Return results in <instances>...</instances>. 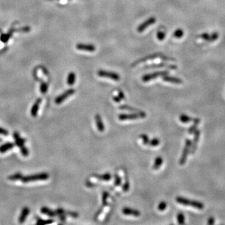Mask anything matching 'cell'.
<instances>
[{
    "mask_svg": "<svg viewBox=\"0 0 225 225\" xmlns=\"http://www.w3.org/2000/svg\"><path fill=\"white\" fill-rule=\"evenodd\" d=\"M50 177L48 173L43 172L40 173H37L32 175H28L26 176H23L21 181L23 183H29L34 182L37 181H42L48 180Z\"/></svg>",
    "mask_w": 225,
    "mask_h": 225,
    "instance_id": "obj_1",
    "label": "cell"
},
{
    "mask_svg": "<svg viewBox=\"0 0 225 225\" xmlns=\"http://www.w3.org/2000/svg\"><path fill=\"white\" fill-rule=\"evenodd\" d=\"M13 138L15 141V144L17 146L20 148L22 155L26 157L29 155V151H28V148L24 146L26 139L22 138L18 132H15L13 133Z\"/></svg>",
    "mask_w": 225,
    "mask_h": 225,
    "instance_id": "obj_2",
    "label": "cell"
},
{
    "mask_svg": "<svg viewBox=\"0 0 225 225\" xmlns=\"http://www.w3.org/2000/svg\"><path fill=\"white\" fill-rule=\"evenodd\" d=\"M176 200L178 203L181 204L184 206H191V207L196 208L199 209V210L203 209L204 206V204L202 203L201 202L190 200L188 199L184 198H183V197H180V196L177 197Z\"/></svg>",
    "mask_w": 225,
    "mask_h": 225,
    "instance_id": "obj_3",
    "label": "cell"
},
{
    "mask_svg": "<svg viewBox=\"0 0 225 225\" xmlns=\"http://www.w3.org/2000/svg\"><path fill=\"white\" fill-rule=\"evenodd\" d=\"M146 116V112L139 111V112H136L134 113L131 114H120L118 116V118L121 121H125L128 119H135L138 118H145Z\"/></svg>",
    "mask_w": 225,
    "mask_h": 225,
    "instance_id": "obj_4",
    "label": "cell"
},
{
    "mask_svg": "<svg viewBox=\"0 0 225 225\" xmlns=\"http://www.w3.org/2000/svg\"><path fill=\"white\" fill-rule=\"evenodd\" d=\"M191 146V141L190 139H187L185 142V145L182 153V155L180 159V164L183 165L186 162V159L190 153Z\"/></svg>",
    "mask_w": 225,
    "mask_h": 225,
    "instance_id": "obj_5",
    "label": "cell"
},
{
    "mask_svg": "<svg viewBox=\"0 0 225 225\" xmlns=\"http://www.w3.org/2000/svg\"><path fill=\"white\" fill-rule=\"evenodd\" d=\"M168 74V72L166 71H157V72H155L153 73L145 74V76H143V77L142 78V80L144 82H148L149 81H151L158 77L165 76V75H167Z\"/></svg>",
    "mask_w": 225,
    "mask_h": 225,
    "instance_id": "obj_6",
    "label": "cell"
},
{
    "mask_svg": "<svg viewBox=\"0 0 225 225\" xmlns=\"http://www.w3.org/2000/svg\"><path fill=\"white\" fill-rule=\"evenodd\" d=\"M98 75L100 77H105L111 78L115 81H119L120 79V77L118 75V74L114 73V72H111V71H107L104 70H99L98 72Z\"/></svg>",
    "mask_w": 225,
    "mask_h": 225,
    "instance_id": "obj_7",
    "label": "cell"
},
{
    "mask_svg": "<svg viewBox=\"0 0 225 225\" xmlns=\"http://www.w3.org/2000/svg\"><path fill=\"white\" fill-rule=\"evenodd\" d=\"M74 93H75V90L73 88L68 89V90L64 92L63 94H61V95L58 96L55 99V103L57 105L61 104V103H62L66 99H67L68 97L73 95Z\"/></svg>",
    "mask_w": 225,
    "mask_h": 225,
    "instance_id": "obj_8",
    "label": "cell"
},
{
    "mask_svg": "<svg viewBox=\"0 0 225 225\" xmlns=\"http://www.w3.org/2000/svg\"><path fill=\"white\" fill-rule=\"evenodd\" d=\"M156 22V18H154V17H151L148 18V20H146L145 21H144L142 24H141L138 27V31L139 33H142L143 31H144L146 28L151 26L152 24H154Z\"/></svg>",
    "mask_w": 225,
    "mask_h": 225,
    "instance_id": "obj_9",
    "label": "cell"
},
{
    "mask_svg": "<svg viewBox=\"0 0 225 225\" xmlns=\"http://www.w3.org/2000/svg\"><path fill=\"white\" fill-rule=\"evenodd\" d=\"M158 57H159V58H161L163 60H170L171 58H170L168 57H166V56H163V55H161V54H152V55H149L148 56H146V57L145 58H143L142 59H140L139 60H138L137 61L133 63V66H135L136 64L139 63H142V62H144L145 61H148V60H152V59H154L155 58H158Z\"/></svg>",
    "mask_w": 225,
    "mask_h": 225,
    "instance_id": "obj_10",
    "label": "cell"
},
{
    "mask_svg": "<svg viewBox=\"0 0 225 225\" xmlns=\"http://www.w3.org/2000/svg\"><path fill=\"white\" fill-rule=\"evenodd\" d=\"M194 138L193 142H191V153L194 154V152H196V148H197V145H198V143L199 142L200 135H201V131L200 130L196 129L194 131Z\"/></svg>",
    "mask_w": 225,
    "mask_h": 225,
    "instance_id": "obj_11",
    "label": "cell"
},
{
    "mask_svg": "<svg viewBox=\"0 0 225 225\" xmlns=\"http://www.w3.org/2000/svg\"><path fill=\"white\" fill-rule=\"evenodd\" d=\"M77 48L81 51H86L89 52H93L96 50L95 46L90 44L78 43L77 45Z\"/></svg>",
    "mask_w": 225,
    "mask_h": 225,
    "instance_id": "obj_12",
    "label": "cell"
},
{
    "mask_svg": "<svg viewBox=\"0 0 225 225\" xmlns=\"http://www.w3.org/2000/svg\"><path fill=\"white\" fill-rule=\"evenodd\" d=\"M218 34L217 33H213L211 34L208 33H203L200 35V38L203 40L207 41H214L218 38Z\"/></svg>",
    "mask_w": 225,
    "mask_h": 225,
    "instance_id": "obj_13",
    "label": "cell"
},
{
    "mask_svg": "<svg viewBox=\"0 0 225 225\" xmlns=\"http://www.w3.org/2000/svg\"><path fill=\"white\" fill-rule=\"evenodd\" d=\"M122 212H123V213L125 215H129V216L131 215V216H133V217H139L141 214L140 212L138 210L131 208H128V207L124 208L123 210H122Z\"/></svg>",
    "mask_w": 225,
    "mask_h": 225,
    "instance_id": "obj_14",
    "label": "cell"
},
{
    "mask_svg": "<svg viewBox=\"0 0 225 225\" xmlns=\"http://www.w3.org/2000/svg\"><path fill=\"white\" fill-rule=\"evenodd\" d=\"M41 101H42L41 98L37 99V100L35 101L34 105H33L31 109V115L33 117H36L37 116L38 112L39 107L41 103Z\"/></svg>",
    "mask_w": 225,
    "mask_h": 225,
    "instance_id": "obj_15",
    "label": "cell"
},
{
    "mask_svg": "<svg viewBox=\"0 0 225 225\" xmlns=\"http://www.w3.org/2000/svg\"><path fill=\"white\" fill-rule=\"evenodd\" d=\"M29 213H30V209L28 208V207H24L22 210L21 214L20 216V217H19V219H18L19 223H23L25 221V220H26Z\"/></svg>",
    "mask_w": 225,
    "mask_h": 225,
    "instance_id": "obj_16",
    "label": "cell"
},
{
    "mask_svg": "<svg viewBox=\"0 0 225 225\" xmlns=\"http://www.w3.org/2000/svg\"><path fill=\"white\" fill-rule=\"evenodd\" d=\"M95 121H96V126H97L98 131H99V132H103L105 130V126L103 123L102 118L99 115L97 114L95 116Z\"/></svg>",
    "mask_w": 225,
    "mask_h": 225,
    "instance_id": "obj_17",
    "label": "cell"
},
{
    "mask_svg": "<svg viewBox=\"0 0 225 225\" xmlns=\"http://www.w3.org/2000/svg\"><path fill=\"white\" fill-rule=\"evenodd\" d=\"M163 81H165L166 82L172 83H175V84L183 83V81L181 79L176 78V77H169V76H168V74L163 77Z\"/></svg>",
    "mask_w": 225,
    "mask_h": 225,
    "instance_id": "obj_18",
    "label": "cell"
},
{
    "mask_svg": "<svg viewBox=\"0 0 225 225\" xmlns=\"http://www.w3.org/2000/svg\"><path fill=\"white\" fill-rule=\"evenodd\" d=\"M93 176L96 178V179H98L99 180L105 181H108L112 178L111 174L109 173H106L103 174H93Z\"/></svg>",
    "mask_w": 225,
    "mask_h": 225,
    "instance_id": "obj_19",
    "label": "cell"
},
{
    "mask_svg": "<svg viewBox=\"0 0 225 225\" xmlns=\"http://www.w3.org/2000/svg\"><path fill=\"white\" fill-rule=\"evenodd\" d=\"M14 146L15 144L11 142H8L5 144H3L2 146H0V153H6L8 150L12 149Z\"/></svg>",
    "mask_w": 225,
    "mask_h": 225,
    "instance_id": "obj_20",
    "label": "cell"
},
{
    "mask_svg": "<svg viewBox=\"0 0 225 225\" xmlns=\"http://www.w3.org/2000/svg\"><path fill=\"white\" fill-rule=\"evenodd\" d=\"M41 212L43 214H46L47 216H48L50 217H54L55 216H56V212L54 211L53 210L47 208V207H43L41 209Z\"/></svg>",
    "mask_w": 225,
    "mask_h": 225,
    "instance_id": "obj_21",
    "label": "cell"
},
{
    "mask_svg": "<svg viewBox=\"0 0 225 225\" xmlns=\"http://www.w3.org/2000/svg\"><path fill=\"white\" fill-rule=\"evenodd\" d=\"M200 123V119L199 118H196L193 119V124L188 129L189 134H193L194 133V131L197 129V127H198Z\"/></svg>",
    "mask_w": 225,
    "mask_h": 225,
    "instance_id": "obj_22",
    "label": "cell"
},
{
    "mask_svg": "<svg viewBox=\"0 0 225 225\" xmlns=\"http://www.w3.org/2000/svg\"><path fill=\"white\" fill-rule=\"evenodd\" d=\"M163 158L161 156H158L155 159V163H154V165H153V168L154 169V170H158V169H159V168L161 167V166L163 164Z\"/></svg>",
    "mask_w": 225,
    "mask_h": 225,
    "instance_id": "obj_23",
    "label": "cell"
},
{
    "mask_svg": "<svg viewBox=\"0 0 225 225\" xmlns=\"http://www.w3.org/2000/svg\"><path fill=\"white\" fill-rule=\"evenodd\" d=\"M75 80H76V74L73 72L70 73L67 78V83L70 86H71L74 83Z\"/></svg>",
    "mask_w": 225,
    "mask_h": 225,
    "instance_id": "obj_24",
    "label": "cell"
},
{
    "mask_svg": "<svg viewBox=\"0 0 225 225\" xmlns=\"http://www.w3.org/2000/svg\"><path fill=\"white\" fill-rule=\"evenodd\" d=\"M23 174L20 173H17L15 174H13L11 176L8 177V179L11 181H17V180H21L23 177Z\"/></svg>",
    "mask_w": 225,
    "mask_h": 225,
    "instance_id": "obj_25",
    "label": "cell"
},
{
    "mask_svg": "<svg viewBox=\"0 0 225 225\" xmlns=\"http://www.w3.org/2000/svg\"><path fill=\"white\" fill-rule=\"evenodd\" d=\"M54 222L53 220H42L40 218H38L37 220L36 224L38 225H44V224H48L53 223Z\"/></svg>",
    "mask_w": 225,
    "mask_h": 225,
    "instance_id": "obj_26",
    "label": "cell"
},
{
    "mask_svg": "<svg viewBox=\"0 0 225 225\" xmlns=\"http://www.w3.org/2000/svg\"><path fill=\"white\" fill-rule=\"evenodd\" d=\"M180 120L183 123H189V122L193 121L192 118L187 116L186 115H181L180 116Z\"/></svg>",
    "mask_w": 225,
    "mask_h": 225,
    "instance_id": "obj_27",
    "label": "cell"
},
{
    "mask_svg": "<svg viewBox=\"0 0 225 225\" xmlns=\"http://www.w3.org/2000/svg\"><path fill=\"white\" fill-rule=\"evenodd\" d=\"M159 143H160V141H159V139L157 138H154L149 141L148 145L153 146V147H155V146H158Z\"/></svg>",
    "mask_w": 225,
    "mask_h": 225,
    "instance_id": "obj_28",
    "label": "cell"
},
{
    "mask_svg": "<svg viewBox=\"0 0 225 225\" xmlns=\"http://www.w3.org/2000/svg\"><path fill=\"white\" fill-rule=\"evenodd\" d=\"M184 216L182 213H179L177 215V220L178 224H184Z\"/></svg>",
    "mask_w": 225,
    "mask_h": 225,
    "instance_id": "obj_29",
    "label": "cell"
},
{
    "mask_svg": "<svg viewBox=\"0 0 225 225\" xmlns=\"http://www.w3.org/2000/svg\"><path fill=\"white\" fill-rule=\"evenodd\" d=\"M183 34H184V32L181 29L176 30L173 33L174 37L176 38H181L183 36Z\"/></svg>",
    "mask_w": 225,
    "mask_h": 225,
    "instance_id": "obj_30",
    "label": "cell"
},
{
    "mask_svg": "<svg viewBox=\"0 0 225 225\" xmlns=\"http://www.w3.org/2000/svg\"><path fill=\"white\" fill-rule=\"evenodd\" d=\"M109 196V194L106 191H104L102 195V203L103 206H105L107 204V200Z\"/></svg>",
    "mask_w": 225,
    "mask_h": 225,
    "instance_id": "obj_31",
    "label": "cell"
},
{
    "mask_svg": "<svg viewBox=\"0 0 225 225\" xmlns=\"http://www.w3.org/2000/svg\"><path fill=\"white\" fill-rule=\"evenodd\" d=\"M115 186H120L122 183V179L121 176L118 174H115Z\"/></svg>",
    "mask_w": 225,
    "mask_h": 225,
    "instance_id": "obj_32",
    "label": "cell"
},
{
    "mask_svg": "<svg viewBox=\"0 0 225 225\" xmlns=\"http://www.w3.org/2000/svg\"><path fill=\"white\" fill-rule=\"evenodd\" d=\"M140 138L142 139V141H143V143L144 145H148L149 144V137L147 136V135L146 134H142L140 135Z\"/></svg>",
    "mask_w": 225,
    "mask_h": 225,
    "instance_id": "obj_33",
    "label": "cell"
},
{
    "mask_svg": "<svg viewBox=\"0 0 225 225\" xmlns=\"http://www.w3.org/2000/svg\"><path fill=\"white\" fill-rule=\"evenodd\" d=\"M48 84L46 83L45 82H41V86H40V90L42 93H46L48 90Z\"/></svg>",
    "mask_w": 225,
    "mask_h": 225,
    "instance_id": "obj_34",
    "label": "cell"
},
{
    "mask_svg": "<svg viewBox=\"0 0 225 225\" xmlns=\"http://www.w3.org/2000/svg\"><path fill=\"white\" fill-rule=\"evenodd\" d=\"M166 208H167V204L165 201H162L161 203H159L158 206V210L161 211H163L165 210H166Z\"/></svg>",
    "mask_w": 225,
    "mask_h": 225,
    "instance_id": "obj_35",
    "label": "cell"
},
{
    "mask_svg": "<svg viewBox=\"0 0 225 225\" xmlns=\"http://www.w3.org/2000/svg\"><path fill=\"white\" fill-rule=\"evenodd\" d=\"M165 33L163 31H158L157 33V38L159 41H163L165 38Z\"/></svg>",
    "mask_w": 225,
    "mask_h": 225,
    "instance_id": "obj_36",
    "label": "cell"
},
{
    "mask_svg": "<svg viewBox=\"0 0 225 225\" xmlns=\"http://www.w3.org/2000/svg\"><path fill=\"white\" fill-rule=\"evenodd\" d=\"M119 108L121 109H125V110H128V111H136V112H139V111L138 109H136L132 107L127 106V105H122L119 106Z\"/></svg>",
    "mask_w": 225,
    "mask_h": 225,
    "instance_id": "obj_37",
    "label": "cell"
},
{
    "mask_svg": "<svg viewBox=\"0 0 225 225\" xmlns=\"http://www.w3.org/2000/svg\"><path fill=\"white\" fill-rule=\"evenodd\" d=\"M129 187H130L129 182V181L128 180H126V181L123 184V186H122V189H123V191L124 192H127L129 190Z\"/></svg>",
    "mask_w": 225,
    "mask_h": 225,
    "instance_id": "obj_38",
    "label": "cell"
},
{
    "mask_svg": "<svg viewBox=\"0 0 225 225\" xmlns=\"http://www.w3.org/2000/svg\"><path fill=\"white\" fill-rule=\"evenodd\" d=\"M65 214H67L70 217H71L73 218H77L79 217V214L77 212H73V211H65Z\"/></svg>",
    "mask_w": 225,
    "mask_h": 225,
    "instance_id": "obj_39",
    "label": "cell"
},
{
    "mask_svg": "<svg viewBox=\"0 0 225 225\" xmlns=\"http://www.w3.org/2000/svg\"><path fill=\"white\" fill-rule=\"evenodd\" d=\"M0 135H3L4 136H7L8 135V131L6 129L0 127Z\"/></svg>",
    "mask_w": 225,
    "mask_h": 225,
    "instance_id": "obj_40",
    "label": "cell"
},
{
    "mask_svg": "<svg viewBox=\"0 0 225 225\" xmlns=\"http://www.w3.org/2000/svg\"><path fill=\"white\" fill-rule=\"evenodd\" d=\"M56 214H57L59 216H61V215H64L65 214V211L63 209H62V208H58L57 210L56 211Z\"/></svg>",
    "mask_w": 225,
    "mask_h": 225,
    "instance_id": "obj_41",
    "label": "cell"
},
{
    "mask_svg": "<svg viewBox=\"0 0 225 225\" xmlns=\"http://www.w3.org/2000/svg\"><path fill=\"white\" fill-rule=\"evenodd\" d=\"M119 96V98L121 99H124L125 98V95H124V93H123V91H118V95Z\"/></svg>",
    "mask_w": 225,
    "mask_h": 225,
    "instance_id": "obj_42",
    "label": "cell"
},
{
    "mask_svg": "<svg viewBox=\"0 0 225 225\" xmlns=\"http://www.w3.org/2000/svg\"><path fill=\"white\" fill-rule=\"evenodd\" d=\"M112 99H113V100L116 102V103H119L121 101V99L119 98V96H113V98H112Z\"/></svg>",
    "mask_w": 225,
    "mask_h": 225,
    "instance_id": "obj_43",
    "label": "cell"
},
{
    "mask_svg": "<svg viewBox=\"0 0 225 225\" xmlns=\"http://www.w3.org/2000/svg\"><path fill=\"white\" fill-rule=\"evenodd\" d=\"M208 223V224H210V225L213 224L214 223V219L213 218H212V217L208 219V223Z\"/></svg>",
    "mask_w": 225,
    "mask_h": 225,
    "instance_id": "obj_44",
    "label": "cell"
},
{
    "mask_svg": "<svg viewBox=\"0 0 225 225\" xmlns=\"http://www.w3.org/2000/svg\"><path fill=\"white\" fill-rule=\"evenodd\" d=\"M86 186H88V187L92 188V187H95L96 186V184H94V183H92L91 182H88H88H86Z\"/></svg>",
    "mask_w": 225,
    "mask_h": 225,
    "instance_id": "obj_45",
    "label": "cell"
},
{
    "mask_svg": "<svg viewBox=\"0 0 225 225\" xmlns=\"http://www.w3.org/2000/svg\"><path fill=\"white\" fill-rule=\"evenodd\" d=\"M1 141H2V139H0V142H1Z\"/></svg>",
    "mask_w": 225,
    "mask_h": 225,
    "instance_id": "obj_46",
    "label": "cell"
}]
</instances>
